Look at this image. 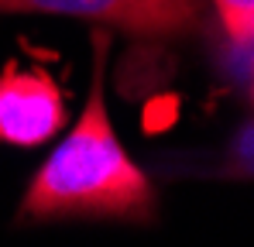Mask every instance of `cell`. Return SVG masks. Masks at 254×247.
Masks as SVG:
<instances>
[{
    "label": "cell",
    "mask_w": 254,
    "mask_h": 247,
    "mask_svg": "<svg viewBox=\"0 0 254 247\" xmlns=\"http://www.w3.org/2000/svg\"><path fill=\"white\" fill-rule=\"evenodd\" d=\"M65 124V96L42 69L3 65L0 76V141L35 148Z\"/></svg>",
    "instance_id": "3"
},
{
    "label": "cell",
    "mask_w": 254,
    "mask_h": 247,
    "mask_svg": "<svg viewBox=\"0 0 254 247\" xmlns=\"http://www.w3.org/2000/svg\"><path fill=\"white\" fill-rule=\"evenodd\" d=\"M107 48V31H93V86L76 127L28 185L21 213L31 220L96 216L144 223L155 216L151 182L121 148L103 103Z\"/></svg>",
    "instance_id": "1"
},
{
    "label": "cell",
    "mask_w": 254,
    "mask_h": 247,
    "mask_svg": "<svg viewBox=\"0 0 254 247\" xmlns=\"http://www.w3.org/2000/svg\"><path fill=\"white\" fill-rule=\"evenodd\" d=\"M0 10L86 17L141 38H182L206 21V0H0Z\"/></svg>",
    "instance_id": "2"
},
{
    "label": "cell",
    "mask_w": 254,
    "mask_h": 247,
    "mask_svg": "<svg viewBox=\"0 0 254 247\" xmlns=\"http://www.w3.org/2000/svg\"><path fill=\"white\" fill-rule=\"evenodd\" d=\"M227 28L230 41L254 45V0H210Z\"/></svg>",
    "instance_id": "4"
}]
</instances>
